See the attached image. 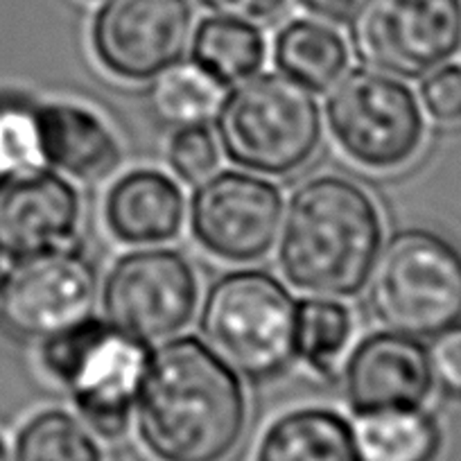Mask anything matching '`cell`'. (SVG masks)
Instances as JSON below:
<instances>
[{
  "label": "cell",
  "instance_id": "1",
  "mask_svg": "<svg viewBox=\"0 0 461 461\" xmlns=\"http://www.w3.org/2000/svg\"><path fill=\"white\" fill-rule=\"evenodd\" d=\"M134 423L154 461H229L247 434L249 396L206 341L176 335L152 351Z\"/></svg>",
  "mask_w": 461,
  "mask_h": 461
},
{
  "label": "cell",
  "instance_id": "2",
  "mask_svg": "<svg viewBox=\"0 0 461 461\" xmlns=\"http://www.w3.org/2000/svg\"><path fill=\"white\" fill-rule=\"evenodd\" d=\"M276 260L308 296L353 299L369 283L384 245V215L360 181L321 172L301 181L283 206Z\"/></svg>",
  "mask_w": 461,
  "mask_h": 461
},
{
  "label": "cell",
  "instance_id": "3",
  "mask_svg": "<svg viewBox=\"0 0 461 461\" xmlns=\"http://www.w3.org/2000/svg\"><path fill=\"white\" fill-rule=\"evenodd\" d=\"M149 357L148 341L93 314L43 339L39 351L43 374L66 389L79 419L106 438L130 429Z\"/></svg>",
  "mask_w": 461,
  "mask_h": 461
},
{
  "label": "cell",
  "instance_id": "4",
  "mask_svg": "<svg viewBox=\"0 0 461 461\" xmlns=\"http://www.w3.org/2000/svg\"><path fill=\"white\" fill-rule=\"evenodd\" d=\"M215 130L230 163L260 176H292L317 157L323 122L314 93L281 73H263L221 97Z\"/></svg>",
  "mask_w": 461,
  "mask_h": 461
},
{
  "label": "cell",
  "instance_id": "5",
  "mask_svg": "<svg viewBox=\"0 0 461 461\" xmlns=\"http://www.w3.org/2000/svg\"><path fill=\"white\" fill-rule=\"evenodd\" d=\"M206 344L251 383L276 380L296 360V301L263 269H233L208 287L199 314Z\"/></svg>",
  "mask_w": 461,
  "mask_h": 461
},
{
  "label": "cell",
  "instance_id": "6",
  "mask_svg": "<svg viewBox=\"0 0 461 461\" xmlns=\"http://www.w3.org/2000/svg\"><path fill=\"white\" fill-rule=\"evenodd\" d=\"M366 285L371 312L389 330L432 339L461 323V251L437 230H396Z\"/></svg>",
  "mask_w": 461,
  "mask_h": 461
},
{
  "label": "cell",
  "instance_id": "7",
  "mask_svg": "<svg viewBox=\"0 0 461 461\" xmlns=\"http://www.w3.org/2000/svg\"><path fill=\"white\" fill-rule=\"evenodd\" d=\"M326 125L351 163L369 172H398L416 161L428 122L416 93L401 77L353 68L332 86Z\"/></svg>",
  "mask_w": 461,
  "mask_h": 461
},
{
  "label": "cell",
  "instance_id": "8",
  "mask_svg": "<svg viewBox=\"0 0 461 461\" xmlns=\"http://www.w3.org/2000/svg\"><path fill=\"white\" fill-rule=\"evenodd\" d=\"M193 260L170 247H143L111 265L102 281L104 319L139 339L163 344L181 335L202 299Z\"/></svg>",
  "mask_w": 461,
  "mask_h": 461
},
{
  "label": "cell",
  "instance_id": "9",
  "mask_svg": "<svg viewBox=\"0 0 461 461\" xmlns=\"http://www.w3.org/2000/svg\"><path fill=\"white\" fill-rule=\"evenodd\" d=\"M351 46L366 68L425 77L461 50V0H360Z\"/></svg>",
  "mask_w": 461,
  "mask_h": 461
},
{
  "label": "cell",
  "instance_id": "10",
  "mask_svg": "<svg viewBox=\"0 0 461 461\" xmlns=\"http://www.w3.org/2000/svg\"><path fill=\"white\" fill-rule=\"evenodd\" d=\"M95 296V267L77 247L0 260V328L16 339L43 341L82 321Z\"/></svg>",
  "mask_w": 461,
  "mask_h": 461
},
{
  "label": "cell",
  "instance_id": "11",
  "mask_svg": "<svg viewBox=\"0 0 461 461\" xmlns=\"http://www.w3.org/2000/svg\"><path fill=\"white\" fill-rule=\"evenodd\" d=\"M276 184L240 170L212 172L190 197L193 240L224 263H256L276 245L283 217Z\"/></svg>",
  "mask_w": 461,
  "mask_h": 461
},
{
  "label": "cell",
  "instance_id": "12",
  "mask_svg": "<svg viewBox=\"0 0 461 461\" xmlns=\"http://www.w3.org/2000/svg\"><path fill=\"white\" fill-rule=\"evenodd\" d=\"M188 0H104L91 21V50L121 82H152L181 64L190 43Z\"/></svg>",
  "mask_w": 461,
  "mask_h": 461
},
{
  "label": "cell",
  "instance_id": "13",
  "mask_svg": "<svg viewBox=\"0 0 461 461\" xmlns=\"http://www.w3.org/2000/svg\"><path fill=\"white\" fill-rule=\"evenodd\" d=\"M346 405L353 414L425 407L434 392L428 348L396 330H375L351 346L341 365Z\"/></svg>",
  "mask_w": 461,
  "mask_h": 461
},
{
  "label": "cell",
  "instance_id": "14",
  "mask_svg": "<svg viewBox=\"0 0 461 461\" xmlns=\"http://www.w3.org/2000/svg\"><path fill=\"white\" fill-rule=\"evenodd\" d=\"M79 220L77 188L52 167L0 175V260L68 247Z\"/></svg>",
  "mask_w": 461,
  "mask_h": 461
},
{
  "label": "cell",
  "instance_id": "15",
  "mask_svg": "<svg viewBox=\"0 0 461 461\" xmlns=\"http://www.w3.org/2000/svg\"><path fill=\"white\" fill-rule=\"evenodd\" d=\"M37 121L43 161L66 179L97 184L121 167V139L91 106L68 100L46 102L37 104Z\"/></svg>",
  "mask_w": 461,
  "mask_h": 461
},
{
  "label": "cell",
  "instance_id": "16",
  "mask_svg": "<svg viewBox=\"0 0 461 461\" xmlns=\"http://www.w3.org/2000/svg\"><path fill=\"white\" fill-rule=\"evenodd\" d=\"M102 217L106 230L122 245L158 247L181 236L188 206L184 190L170 175L139 167L111 184Z\"/></svg>",
  "mask_w": 461,
  "mask_h": 461
},
{
  "label": "cell",
  "instance_id": "17",
  "mask_svg": "<svg viewBox=\"0 0 461 461\" xmlns=\"http://www.w3.org/2000/svg\"><path fill=\"white\" fill-rule=\"evenodd\" d=\"M254 461H362L356 425L330 407L305 405L276 416Z\"/></svg>",
  "mask_w": 461,
  "mask_h": 461
},
{
  "label": "cell",
  "instance_id": "18",
  "mask_svg": "<svg viewBox=\"0 0 461 461\" xmlns=\"http://www.w3.org/2000/svg\"><path fill=\"white\" fill-rule=\"evenodd\" d=\"M278 73L310 93H326L351 64V46L344 34L317 19H294L274 39Z\"/></svg>",
  "mask_w": 461,
  "mask_h": 461
},
{
  "label": "cell",
  "instance_id": "19",
  "mask_svg": "<svg viewBox=\"0 0 461 461\" xmlns=\"http://www.w3.org/2000/svg\"><path fill=\"white\" fill-rule=\"evenodd\" d=\"M190 57L220 88L238 86L258 75L267 61V39L254 23L226 16H208L194 28Z\"/></svg>",
  "mask_w": 461,
  "mask_h": 461
},
{
  "label": "cell",
  "instance_id": "20",
  "mask_svg": "<svg viewBox=\"0 0 461 461\" xmlns=\"http://www.w3.org/2000/svg\"><path fill=\"white\" fill-rule=\"evenodd\" d=\"M356 437L362 461H434L443 446L441 425L425 407L360 416Z\"/></svg>",
  "mask_w": 461,
  "mask_h": 461
},
{
  "label": "cell",
  "instance_id": "21",
  "mask_svg": "<svg viewBox=\"0 0 461 461\" xmlns=\"http://www.w3.org/2000/svg\"><path fill=\"white\" fill-rule=\"evenodd\" d=\"M353 335L356 317L344 299L308 296L296 303V360L319 378H339Z\"/></svg>",
  "mask_w": 461,
  "mask_h": 461
},
{
  "label": "cell",
  "instance_id": "22",
  "mask_svg": "<svg viewBox=\"0 0 461 461\" xmlns=\"http://www.w3.org/2000/svg\"><path fill=\"white\" fill-rule=\"evenodd\" d=\"M12 461H106L95 432L79 416L48 407L16 432Z\"/></svg>",
  "mask_w": 461,
  "mask_h": 461
},
{
  "label": "cell",
  "instance_id": "23",
  "mask_svg": "<svg viewBox=\"0 0 461 461\" xmlns=\"http://www.w3.org/2000/svg\"><path fill=\"white\" fill-rule=\"evenodd\" d=\"M157 79L152 104L163 121L175 125H203L215 115L221 88L193 64H176Z\"/></svg>",
  "mask_w": 461,
  "mask_h": 461
},
{
  "label": "cell",
  "instance_id": "24",
  "mask_svg": "<svg viewBox=\"0 0 461 461\" xmlns=\"http://www.w3.org/2000/svg\"><path fill=\"white\" fill-rule=\"evenodd\" d=\"M46 166L37 104L23 97H0V175Z\"/></svg>",
  "mask_w": 461,
  "mask_h": 461
},
{
  "label": "cell",
  "instance_id": "25",
  "mask_svg": "<svg viewBox=\"0 0 461 461\" xmlns=\"http://www.w3.org/2000/svg\"><path fill=\"white\" fill-rule=\"evenodd\" d=\"M220 143L206 125H179L166 145V158L176 179L199 184L220 166Z\"/></svg>",
  "mask_w": 461,
  "mask_h": 461
},
{
  "label": "cell",
  "instance_id": "26",
  "mask_svg": "<svg viewBox=\"0 0 461 461\" xmlns=\"http://www.w3.org/2000/svg\"><path fill=\"white\" fill-rule=\"evenodd\" d=\"M420 106L438 125L461 122V66L443 64L420 84Z\"/></svg>",
  "mask_w": 461,
  "mask_h": 461
},
{
  "label": "cell",
  "instance_id": "27",
  "mask_svg": "<svg viewBox=\"0 0 461 461\" xmlns=\"http://www.w3.org/2000/svg\"><path fill=\"white\" fill-rule=\"evenodd\" d=\"M428 360L434 389L450 401L461 402V323L432 337Z\"/></svg>",
  "mask_w": 461,
  "mask_h": 461
},
{
  "label": "cell",
  "instance_id": "28",
  "mask_svg": "<svg viewBox=\"0 0 461 461\" xmlns=\"http://www.w3.org/2000/svg\"><path fill=\"white\" fill-rule=\"evenodd\" d=\"M206 10L226 19L247 21V23H265L281 14L287 0H199Z\"/></svg>",
  "mask_w": 461,
  "mask_h": 461
},
{
  "label": "cell",
  "instance_id": "29",
  "mask_svg": "<svg viewBox=\"0 0 461 461\" xmlns=\"http://www.w3.org/2000/svg\"><path fill=\"white\" fill-rule=\"evenodd\" d=\"M357 3L360 0H299V5L308 14H312L314 19L328 21V23H346V21H351Z\"/></svg>",
  "mask_w": 461,
  "mask_h": 461
},
{
  "label": "cell",
  "instance_id": "30",
  "mask_svg": "<svg viewBox=\"0 0 461 461\" xmlns=\"http://www.w3.org/2000/svg\"><path fill=\"white\" fill-rule=\"evenodd\" d=\"M0 461H12V450L7 447L5 438L0 437Z\"/></svg>",
  "mask_w": 461,
  "mask_h": 461
}]
</instances>
